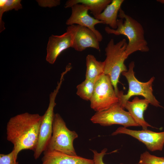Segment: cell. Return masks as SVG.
I'll return each instance as SVG.
<instances>
[{
    "mask_svg": "<svg viewBox=\"0 0 164 164\" xmlns=\"http://www.w3.org/2000/svg\"><path fill=\"white\" fill-rule=\"evenodd\" d=\"M43 115L26 112L11 118L6 126L7 139L13 145L15 159L22 150L34 151L36 147Z\"/></svg>",
    "mask_w": 164,
    "mask_h": 164,
    "instance_id": "obj_1",
    "label": "cell"
},
{
    "mask_svg": "<svg viewBox=\"0 0 164 164\" xmlns=\"http://www.w3.org/2000/svg\"><path fill=\"white\" fill-rule=\"evenodd\" d=\"M117 20V28L114 29L106 26L105 31L108 34L123 35L128 38L126 51L128 56L137 51L146 52L149 50L145 38L144 31L142 25L130 16L126 14L121 8Z\"/></svg>",
    "mask_w": 164,
    "mask_h": 164,
    "instance_id": "obj_2",
    "label": "cell"
},
{
    "mask_svg": "<svg viewBox=\"0 0 164 164\" xmlns=\"http://www.w3.org/2000/svg\"><path fill=\"white\" fill-rule=\"evenodd\" d=\"M127 45L125 39L116 44L114 40L111 39L105 50L106 58L104 61V74L110 77L117 95L119 91L117 84L120 75L128 71L124 64L128 56L126 51Z\"/></svg>",
    "mask_w": 164,
    "mask_h": 164,
    "instance_id": "obj_3",
    "label": "cell"
},
{
    "mask_svg": "<svg viewBox=\"0 0 164 164\" xmlns=\"http://www.w3.org/2000/svg\"><path fill=\"white\" fill-rule=\"evenodd\" d=\"M128 67L129 69L127 71L121 73L126 78L128 83L129 89L128 92L126 94H124L123 91H119L117 95L119 100L118 103L121 107L124 109L126 102L132 96L141 95L148 100L151 105L156 107L162 108L153 94L152 85L155 77H152L146 82H140L135 76L133 70L134 62H131Z\"/></svg>",
    "mask_w": 164,
    "mask_h": 164,
    "instance_id": "obj_4",
    "label": "cell"
},
{
    "mask_svg": "<svg viewBox=\"0 0 164 164\" xmlns=\"http://www.w3.org/2000/svg\"><path fill=\"white\" fill-rule=\"evenodd\" d=\"M78 137L75 131L68 129L60 114H55L53 122V135L45 151H55L70 155H77L73 142Z\"/></svg>",
    "mask_w": 164,
    "mask_h": 164,
    "instance_id": "obj_5",
    "label": "cell"
},
{
    "mask_svg": "<svg viewBox=\"0 0 164 164\" xmlns=\"http://www.w3.org/2000/svg\"><path fill=\"white\" fill-rule=\"evenodd\" d=\"M90 101L91 108L96 112L107 110L118 103V98L108 76L104 74L96 81Z\"/></svg>",
    "mask_w": 164,
    "mask_h": 164,
    "instance_id": "obj_6",
    "label": "cell"
},
{
    "mask_svg": "<svg viewBox=\"0 0 164 164\" xmlns=\"http://www.w3.org/2000/svg\"><path fill=\"white\" fill-rule=\"evenodd\" d=\"M90 120L94 124L104 126L114 124L121 125L126 128L130 126H140L129 112L125 111L118 103L107 110L96 112Z\"/></svg>",
    "mask_w": 164,
    "mask_h": 164,
    "instance_id": "obj_7",
    "label": "cell"
},
{
    "mask_svg": "<svg viewBox=\"0 0 164 164\" xmlns=\"http://www.w3.org/2000/svg\"><path fill=\"white\" fill-rule=\"evenodd\" d=\"M58 92L57 90H54L50 94L48 107L43 115L37 145L34 151V156L35 159H38L42 152L45 150L52 137L55 114L54 109L56 104L55 100Z\"/></svg>",
    "mask_w": 164,
    "mask_h": 164,
    "instance_id": "obj_8",
    "label": "cell"
},
{
    "mask_svg": "<svg viewBox=\"0 0 164 164\" xmlns=\"http://www.w3.org/2000/svg\"><path fill=\"white\" fill-rule=\"evenodd\" d=\"M121 134L129 135L137 139L143 143L151 151H162L163 149L164 145V131L157 132L148 129L134 130L121 127L113 132L111 135Z\"/></svg>",
    "mask_w": 164,
    "mask_h": 164,
    "instance_id": "obj_9",
    "label": "cell"
},
{
    "mask_svg": "<svg viewBox=\"0 0 164 164\" xmlns=\"http://www.w3.org/2000/svg\"><path fill=\"white\" fill-rule=\"evenodd\" d=\"M73 39L72 48L82 51L87 48H93L100 51L99 41L94 32L87 28L79 25L68 26Z\"/></svg>",
    "mask_w": 164,
    "mask_h": 164,
    "instance_id": "obj_10",
    "label": "cell"
},
{
    "mask_svg": "<svg viewBox=\"0 0 164 164\" xmlns=\"http://www.w3.org/2000/svg\"><path fill=\"white\" fill-rule=\"evenodd\" d=\"M71 8V14L67 20L66 24L68 26L77 24L87 28L94 32L99 42L101 41L103 39L102 36L95 29V26L98 24H104V22L90 16L88 13L89 10L88 8L84 5L77 4Z\"/></svg>",
    "mask_w": 164,
    "mask_h": 164,
    "instance_id": "obj_11",
    "label": "cell"
},
{
    "mask_svg": "<svg viewBox=\"0 0 164 164\" xmlns=\"http://www.w3.org/2000/svg\"><path fill=\"white\" fill-rule=\"evenodd\" d=\"M73 43L72 34L67 28L66 32L61 35H51L49 38L47 44L46 61L51 64H54L63 51L72 48Z\"/></svg>",
    "mask_w": 164,
    "mask_h": 164,
    "instance_id": "obj_12",
    "label": "cell"
},
{
    "mask_svg": "<svg viewBox=\"0 0 164 164\" xmlns=\"http://www.w3.org/2000/svg\"><path fill=\"white\" fill-rule=\"evenodd\" d=\"M42 164H94L93 159L55 151H45Z\"/></svg>",
    "mask_w": 164,
    "mask_h": 164,
    "instance_id": "obj_13",
    "label": "cell"
},
{
    "mask_svg": "<svg viewBox=\"0 0 164 164\" xmlns=\"http://www.w3.org/2000/svg\"><path fill=\"white\" fill-rule=\"evenodd\" d=\"M149 101L145 99H140L138 97H135L132 101H127L125 105L126 108L135 122L140 126L142 127L143 129H147L148 127L153 128L146 122L144 118V113L147 109Z\"/></svg>",
    "mask_w": 164,
    "mask_h": 164,
    "instance_id": "obj_14",
    "label": "cell"
},
{
    "mask_svg": "<svg viewBox=\"0 0 164 164\" xmlns=\"http://www.w3.org/2000/svg\"><path fill=\"white\" fill-rule=\"evenodd\" d=\"M124 1L123 0H112L102 12L94 18L104 22V24L108 25L111 28L116 29L118 14Z\"/></svg>",
    "mask_w": 164,
    "mask_h": 164,
    "instance_id": "obj_15",
    "label": "cell"
},
{
    "mask_svg": "<svg viewBox=\"0 0 164 164\" xmlns=\"http://www.w3.org/2000/svg\"><path fill=\"white\" fill-rule=\"evenodd\" d=\"M111 0H69L64 7H71L77 4H81L87 7L94 17L99 15L111 2Z\"/></svg>",
    "mask_w": 164,
    "mask_h": 164,
    "instance_id": "obj_16",
    "label": "cell"
},
{
    "mask_svg": "<svg viewBox=\"0 0 164 164\" xmlns=\"http://www.w3.org/2000/svg\"><path fill=\"white\" fill-rule=\"evenodd\" d=\"M85 79L96 81L104 74V61H97L94 56L88 55L86 57Z\"/></svg>",
    "mask_w": 164,
    "mask_h": 164,
    "instance_id": "obj_17",
    "label": "cell"
},
{
    "mask_svg": "<svg viewBox=\"0 0 164 164\" xmlns=\"http://www.w3.org/2000/svg\"><path fill=\"white\" fill-rule=\"evenodd\" d=\"M95 82L85 79L77 86V94L82 99L90 101L93 95Z\"/></svg>",
    "mask_w": 164,
    "mask_h": 164,
    "instance_id": "obj_18",
    "label": "cell"
},
{
    "mask_svg": "<svg viewBox=\"0 0 164 164\" xmlns=\"http://www.w3.org/2000/svg\"><path fill=\"white\" fill-rule=\"evenodd\" d=\"M21 1L20 0H0V32L5 29L4 23L2 19L3 13L13 9L18 11L22 9Z\"/></svg>",
    "mask_w": 164,
    "mask_h": 164,
    "instance_id": "obj_19",
    "label": "cell"
},
{
    "mask_svg": "<svg viewBox=\"0 0 164 164\" xmlns=\"http://www.w3.org/2000/svg\"><path fill=\"white\" fill-rule=\"evenodd\" d=\"M138 164H164V157H159L145 151L141 154Z\"/></svg>",
    "mask_w": 164,
    "mask_h": 164,
    "instance_id": "obj_20",
    "label": "cell"
},
{
    "mask_svg": "<svg viewBox=\"0 0 164 164\" xmlns=\"http://www.w3.org/2000/svg\"><path fill=\"white\" fill-rule=\"evenodd\" d=\"M0 164H19L15 158L13 150L8 154H0Z\"/></svg>",
    "mask_w": 164,
    "mask_h": 164,
    "instance_id": "obj_21",
    "label": "cell"
},
{
    "mask_svg": "<svg viewBox=\"0 0 164 164\" xmlns=\"http://www.w3.org/2000/svg\"><path fill=\"white\" fill-rule=\"evenodd\" d=\"M92 151L93 153V160L94 164H105L103 162V158L104 155L106 154L107 151V148L103 149L100 152H98L96 150H92Z\"/></svg>",
    "mask_w": 164,
    "mask_h": 164,
    "instance_id": "obj_22",
    "label": "cell"
},
{
    "mask_svg": "<svg viewBox=\"0 0 164 164\" xmlns=\"http://www.w3.org/2000/svg\"><path fill=\"white\" fill-rule=\"evenodd\" d=\"M39 5L43 7L51 8L56 6L60 5V1L59 0H37Z\"/></svg>",
    "mask_w": 164,
    "mask_h": 164,
    "instance_id": "obj_23",
    "label": "cell"
},
{
    "mask_svg": "<svg viewBox=\"0 0 164 164\" xmlns=\"http://www.w3.org/2000/svg\"><path fill=\"white\" fill-rule=\"evenodd\" d=\"M158 2H159L161 3L164 4V0H157Z\"/></svg>",
    "mask_w": 164,
    "mask_h": 164,
    "instance_id": "obj_24",
    "label": "cell"
}]
</instances>
